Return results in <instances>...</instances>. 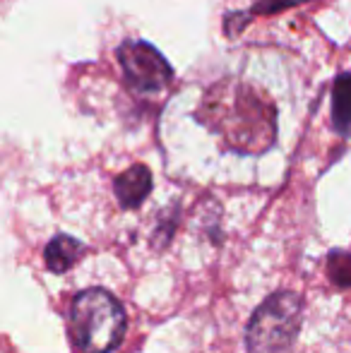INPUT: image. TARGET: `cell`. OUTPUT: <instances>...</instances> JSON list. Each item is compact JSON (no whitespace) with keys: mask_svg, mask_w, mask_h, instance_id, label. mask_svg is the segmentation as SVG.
Listing matches in <instances>:
<instances>
[{"mask_svg":"<svg viewBox=\"0 0 351 353\" xmlns=\"http://www.w3.org/2000/svg\"><path fill=\"white\" fill-rule=\"evenodd\" d=\"M197 121L241 154H263L277 140L274 101L260 87L236 77H224L207 89Z\"/></svg>","mask_w":351,"mask_h":353,"instance_id":"obj_1","label":"cell"},{"mask_svg":"<svg viewBox=\"0 0 351 353\" xmlns=\"http://www.w3.org/2000/svg\"><path fill=\"white\" fill-rule=\"evenodd\" d=\"M126 310L106 288H85L72 298L70 330L82 353H111L126 336Z\"/></svg>","mask_w":351,"mask_h":353,"instance_id":"obj_2","label":"cell"},{"mask_svg":"<svg viewBox=\"0 0 351 353\" xmlns=\"http://www.w3.org/2000/svg\"><path fill=\"white\" fill-rule=\"evenodd\" d=\"M303 320V301L294 291H277L253 312L245 330L248 353H289Z\"/></svg>","mask_w":351,"mask_h":353,"instance_id":"obj_3","label":"cell"},{"mask_svg":"<svg viewBox=\"0 0 351 353\" xmlns=\"http://www.w3.org/2000/svg\"><path fill=\"white\" fill-rule=\"evenodd\" d=\"M118 63L128 87L140 97H154L169 87L174 70L154 46L145 41H126L118 48Z\"/></svg>","mask_w":351,"mask_h":353,"instance_id":"obj_4","label":"cell"},{"mask_svg":"<svg viewBox=\"0 0 351 353\" xmlns=\"http://www.w3.org/2000/svg\"><path fill=\"white\" fill-rule=\"evenodd\" d=\"M113 190H116V197H118V202H121V207H126V210L140 207L152 192L150 168L142 166V163L130 166L128 171H123L121 176L113 181Z\"/></svg>","mask_w":351,"mask_h":353,"instance_id":"obj_5","label":"cell"},{"mask_svg":"<svg viewBox=\"0 0 351 353\" xmlns=\"http://www.w3.org/2000/svg\"><path fill=\"white\" fill-rule=\"evenodd\" d=\"M82 252H85V245H82L80 241L66 236V233L56 236L46 245V267L53 274H66V272L80 260Z\"/></svg>","mask_w":351,"mask_h":353,"instance_id":"obj_6","label":"cell"},{"mask_svg":"<svg viewBox=\"0 0 351 353\" xmlns=\"http://www.w3.org/2000/svg\"><path fill=\"white\" fill-rule=\"evenodd\" d=\"M332 123L337 132L347 135L351 130V72H344L334 82L332 92Z\"/></svg>","mask_w":351,"mask_h":353,"instance_id":"obj_7","label":"cell"},{"mask_svg":"<svg viewBox=\"0 0 351 353\" xmlns=\"http://www.w3.org/2000/svg\"><path fill=\"white\" fill-rule=\"evenodd\" d=\"M328 276L332 279L337 286L351 288V252L347 250H332L328 255Z\"/></svg>","mask_w":351,"mask_h":353,"instance_id":"obj_8","label":"cell"},{"mask_svg":"<svg viewBox=\"0 0 351 353\" xmlns=\"http://www.w3.org/2000/svg\"><path fill=\"white\" fill-rule=\"evenodd\" d=\"M299 3H303V0H260L255 10L265 14H272V12H279V10L294 8V5H299Z\"/></svg>","mask_w":351,"mask_h":353,"instance_id":"obj_9","label":"cell"}]
</instances>
